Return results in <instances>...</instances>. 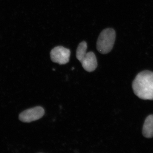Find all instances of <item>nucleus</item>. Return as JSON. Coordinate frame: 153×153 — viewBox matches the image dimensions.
Returning a JSON list of instances; mask_svg holds the SVG:
<instances>
[{
	"label": "nucleus",
	"mask_w": 153,
	"mask_h": 153,
	"mask_svg": "<svg viewBox=\"0 0 153 153\" xmlns=\"http://www.w3.org/2000/svg\"><path fill=\"white\" fill-rule=\"evenodd\" d=\"M132 88L140 98L153 100V72L147 70L140 72L134 79Z\"/></svg>",
	"instance_id": "1"
},
{
	"label": "nucleus",
	"mask_w": 153,
	"mask_h": 153,
	"mask_svg": "<svg viewBox=\"0 0 153 153\" xmlns=\"http://www.w3.org/2000/svg\"><path fill=\"white\" fill-rule=\"evenodd\" d=\"M116 33L112 28L102 30L99 36L97 42V49L99 52L106 54L111 51L114 45Z\"/></svg>",
	"instance_id": "2"
},
{
	"label": "nucleus",
	"mask_w": 153,
	"mask_h": 153,
	"mask_svg": "<svg viewBox=\"0 0 153 153\" xmlns=\"http://www.w3.org/2000/svg\"><path fill=\"white\" fill-rule=\"evenodd\" d=\"M70 55V50L62 46L55 47L50 52V57L52 62L60 65L68 63L69 62Z\"/></svg>",
	"instance_id": "3"
},
{
	"label": "nucleus",
	"mask_w": 153,
	"mask_h": 153,
	"mask_svg": "<svg viewBox=\"0 0 153 153\" xmlns=\"http://www.w3.org/2000/svg\"><path fill=\"white\" fill-rule=\"evenodd\" d=\"M45 114L43 108L36 106L29 108L21 113L19 116V119L24 123H30L40 119L43 117Z\"/></svg>",
	"instance_id": "4"
},
{
	"label": "nucleus",
	"mask_w": 153,
	"mask_h": 153,
	"mask_svg": "<svg viewBox=\"0 0 153 153\" xmlns=\"http://www.w3.org/2000/svg\"><path fill=\"white\" fill-rule=\"evenodd\" d=\"M81 63L82 67L85 71L88 72L94 71L97 66L96 57L94 53L92 52L86 53Z\"/></svg>",
	"instance_id": "5"
},
{
	"label": "nucleus",
	"mask_w": 153,
	"mask_h": 153,
	"mask_svg": "<svg viewBox=\"0 0 153 153\" xmlns=\"http://www.w3.org/2000/svg\"><path fill=\"white\" fill-rule=\"evenodd\" d=\"M143 134L145 137H153V115H150L146 118L143 126Z\"/></svg>",
	"instance_id": "6"
},
{
	"label": "nucleus",
	"mask_w": 153,
	"mask_h": 153,
	"mask_svg": "<svg viewBox=\"0 0 153 153\" xmlns=\"http://www.w3.org/2000/svg\"><path fill=\"white\" fill-rule=\"evenodd\" d=\"M87 49V43L85 41L79 43L76 49V57L77 60L81 63L86 54Z\"/></svg>",
	"instance_id": "7"
}]
</instances>
